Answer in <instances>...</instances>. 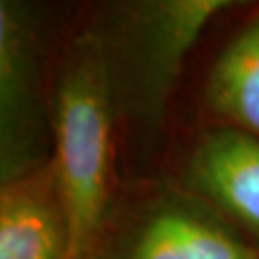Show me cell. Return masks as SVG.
Masks as SVG:
<instances>
[{
	"instance_id": "1",
	"label": "cell",
	"mask_w": 259,
	"mask_h": 259,
	"mask_svg": "<svg viewBox=\"0 0 259 259\" xmlns=\"http://www.w3.org/2000/svg\"><path fill=\"white\" fill-rule=\"evenodd\" d=\"M111 64L104 38L87 33L67 52L56 94L54 173L69 227L67 259H87L110 196Z\"/></svg>"
},
{
	"instance_id": "3",
	"label": "cell",
	"mask_w": 259,
	"mask_h": 259,
	"mask_svg": "<svg viewBox=\"0 0 259 259\" xmlns=\"http://www.w3.org/2000/svg\"><path fill=\"white\" fill-rule=\"evenodd\" d=\"M33 35L21 6L0 2V165L2 185L29 175L37 159L38 102Z\"/></svg>"
},
{
	"instance_id": "4",
	"label": "cell",
	"mask_w": 259,
	"mask_h": 259,
	"mask_svg": "<svg viewBox=\"0 0 259 259\" xmlns=\"http://www.w3.org/2000/svg\"><path fill=\"white\" fill-rule=\"evenodd\" d=\"M69 227L54 167L2 185L0 259H67Z\"/></svg>"
},
{
	"instance_id": "2",
	"label": "cell",
	"mask_w": 259,
	"mask_h": 259,
	"mask_svg": "<svg viewBox=\"0 0 259 259\" xmlns=\"http://www.w3.org/2000/svg\"><path fill=\"white\" fill-rule=\"evenodd\" d=\"M227 0H157L127 10L121 33L129 67L133 106L146 123L157 125L177 83L186 52Z\"/></svg>"
},
{
	"instance_id": "5",
	"label": "cell",
	"mask_w": 259,
	"mask_h": 259,
	"mask_svg": "<svg viewBox=\"0 0 259 259\" xmlns=\"http://www.w3.org/2000/svg\"><path fill=\"white\" fill-rule=\"evenodd\" d=\"M192 188L259 234V139L236 127L202 137L188 161Z\"/></svg>"
},
{
	"instance_id": "6",
	"label": "cell",
	"mask_w": 259,
	"mask_h": 259,
	"mask_svg": "<svg viewBox=\"0 0 259 259\" xmlns=\"http://www.w3.org/2000/svg\"><path fill=\"white\" fill-rule=\"evenodd\" d=\"M129 259H259V253L200 215L163 209L144 223Z\"/></svg>"
},
{
	"instance_id": "7",
	"label": "cell",
	"mask_w": 259,
	"mask_h": 259,
	"mask_svg": "<svg viewBox=\"0 0 259 259\" xmlns=\"http://www.w3.org/2000/svg\"><path fill=\"white\" fill-rule=\"evenodd\" d=\"M205 102L217 115L259 139V16L213 64Z\"/></svg>"
}]
</instances>
